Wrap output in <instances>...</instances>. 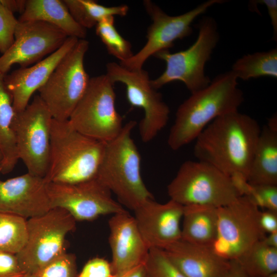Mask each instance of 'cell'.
<instances>
[{
	"mask_svg": "<svg viewBox=\"0 0 277 277\" xmlns=\"http://www.w3.org/2000/svg\"><path fill=\"white\" fill-rule=\"evenodd\" d=\"M74 19L87 29L95 27L110 16H126L129 7L126 5L105 6L93 0H64Z\"/></svg>",
	"mask_w": 277,
	"mask_h": 277,
	"instance_id": "25",
	"label": "cell"
},
{
	"mask_svg": "<svg viewBox=\"0 0 277 277\" xmlns=\"http://www.w3.org/2000/svg\"><path fill=\"white\" fill-rule=\"evenodd\" d=\"M244 195L247 196L259 208L277 212V185L248 183Z\"/></svg>",
	"mask_w": 277,
	"mask_h": 277,
	"instance_id": "32",
	"label": "cell"
},
{
	"mask_svg": "<svg viewBox=\"0 0 277 277\" xmlns=\"http://www.w3.org/2000/svg\"><path fill=\"white\" fill-rule=\"evenodd\" d=\"M227 277H250L236 260L230 261V268Z\"/></svg>",
	"mask_w": 277,
	"mask_h": 277,
	"instance_id": "38",
	"label": "cell"
},
{
	"mask_svg": "<svg viewBox=\"0 0 277 277\" xmlns=\"http://www.w3.org/2000/svg\"><path fill=\"white\" fill-rule=\"evenodd\" d=\"M199 30L195 42L186 50L171 53L162 50L153 56L166 63L163 73L151 80L156 90L174 81L183 82L191 93L206 87L210 83L205 74V67L210 60L214 49L220 38L217 25L215 19L204 16L197 25Z\"/></svg>",
	"mask_w": 277,
	"mask_h": 277,
	"instance_id": "6",
	"label": "cell"
},
{
	"mask_svg": "<svg viewBox=\"0 0 277 277\" xmlns=\"http://www.w3.org/2000/svg\"><path fill=\"white\" fill-rule=\"evenodd\" d=\"M231 71L238 79L247 81L262 76L277 77V48L243 55L233 64Z\"/></svg>",
	"mask_w": 277,
	"mask_h": 277,
	"instance_id": "26",
	"label": "cell"
},
{
	"mask_svg": "<svg viewBox=\"0 0 277 277\" xmlns=\"http://www.w3.org/2000/svg\"><path fill=\"white\" fill-rule=\"evenodd\" d=\"M68 36L57 27L41 21L19 22L11 47L0 56V74L18 64L27 67L58 49Z\"/></svg>",
	"mask_w": 277,
	"mask_h": 277,
	"instance_id": "15",
	"label": "cell"
},
{
	"mask_svg": "<svg viewBox=\"0 0 277 277\" xmlns=\"http://www.w3.org/2000/svg\"><path fill=\"white\" fill-rule=\"evenodd\" d=\"M171 200L183 206L202 205L216 208L227 205L242 195L234 180L213 166L187 161L167 186Z\"/></svg>",
	"mask_w": 277,
	"mask_h": 277,
	"instance_id": "5",
	"label": "cell"
},
{
	"mask_svg": "<svg viewBox=\"0 0 277 277\" xmlns=\"http://www.w3.org/2000/svg\"><path fill=\"white\" fill-rule=\"evenodd\" d=\"M236 260L250 277H266L277 272V248L268 246L262 240Z\"/></svg>",
	"mask_w": 277,
	"mask_h": 277,
	"instance_id": "27",
	"label": "cell"
},
{
	"mask_svg": "<svg viewBox=\"0 0 277 277\" xmlns=\"http://www.w3.org/2000/svg\"><path fill=\"white\" fill-rule=\"evenodd\" d=\"M261 130L254 118L239 111L223 115L196 138L194 155L242 185L247 182Z\"/></svg>",
	"mask_w": 277,
	"mask_h": 277,
	"instance_id": "1",
	"label": "cell"
},
{
	"mask_svg": "<svg viewBox=\"0 0 277 277\" xmlns=\"http://www.w3.org/2000/svg\"><path fill=\"white\" fill-rule=\"evenodd\" d=\"M89 45L85 38L78 39L38 90L53 119L67 121L87 90L90 78L84 58Z\"/></svg>",
	"mask_w": 277,
	"mask_h": 277,
	"instance_id": "9",
	"label": "cell"
},
{
	"mask_svg": "<svg viewBox=\"0 0 277 277\" xmlns=\"http://www.w3.org/2000/svg\"><path fill=\"white\" fill-rule=\"evenodd\" d=\"M76 221L67 210L58 207L26 220V242L16 254L26 274L33 275L65 251L66 236L75 228Z\"/></svg>",
	"mask_w": 277,
	"mask_h": 277,
	"instance_id": "8",
	"label": "cell"
},
{
	"mask_svg": "<svg viewBox=\"0 0 277 277\" xmlns=\"http://www.w3.org/2000/svg\"><path fill=\"white\" fill-rule=\"evenodd\" d=\"M52 120L38 95L14 116L12 128L17 156L31 174L44 177L47 172Z\"/></svg>",
	"mask_w": 277,
	"mask_h": 277,
	"instance_id": "11",
	"label": "cell"
},
{
	"mask_svg": "<svg viewBox=\"0 0 277 277\" xmlns=\"http://www.w3.org/2000/svg\"><path fill=\"white\" fill-rule=\"evenodd\" d=\"M110 262L114 276L144 264L149 248L144 241L133 216L127 211L116 213L108 221Z\"/></svg>",
	"mask_w": 277,
	"mask_h": 277,
	"instance_id": "18",
	"label": "cell"
},
{
	"mask_svg": "<svg viewBox=\"0 0 277 277\" xmlns=\"http://www.w3.org/2000/svg\"><path fill=\"white\" fill-rule=\"evenodd\" d=\"M18 19L0 0V52L5 53L14 41Z\"/></svg>",
	"mask_w": 277,
	"mask_h": 277,
	"instance_id": "33",
	"label": "cell"
},
{
	"mask_svg": "<svg viewBox=\"0 0 277 277\" xmlns=\"http://www.w3.org/2000/svg\"><path fill=\"white\" fill-rule=\"evenodd\" d=\"M163 250L186 277L227 276L230 261L220 257L210 247L181 239Z\"/></svg>",
	"mask_w": 277,
	"mask_h": 277,
	"instance_id": "20",
	"label": "cell"
},
{
	"mask_svg": "<svg viewBox=\"0 0 277 277\" xmlns=\"http://www.w3.org/2000/svg\"><path fill=\"white\" fill-rule=\"evenodd\" d=\"M144 265L148 277H186L162 249H150Z\"/></svg>",
	"mask_w": 277,
	"mask_h": 277,
	"instance_id": "30",
	"label": "cell"
},
{
	"mask_svg": "<svg viewBox=\"0 0 277 277\" xmlns=\"http://www.w3.org/2000/svg\"><path fill=\"white\" fill-rule=\"evenodd\" d=\"M105 146L74 129L68 120L53 118L45 179L48 183L75 184L95 178Z\"/></svg>",
	"mask_w": 277,
	"mask_h": 277,
	"instance_id": "4",
	"label": "cell"
},
{
	"mask_svg": "<svg viewBox=\"0 0 277 277\" xmlns=\"http://www.w3.org/2000/svg\"><path fill=\"white\" fill-rule=\"evenodd\" d=\"M18 277H33V275L25 274Z\"/></svg>",
	"mask_w": 277,
	"mask_h": 277,
	"instance_id": "43",
	"label": "cell"
},
{
	"mask_svg": "<svg viewBox=\"0 0 277 277\" xmlns=\"http://www.w3.org/2000/svg\"><path fill=\"white\" fill-rule=\"evenodd\" d=\"M262 241L268 246L277 248V231L268 233Z\"/></svg>",
	"mask_w": 277,
	"mask_h": 277,
	"instance_id": "41",
	"label": "cell"
},
{
	"mask_svg": "<svg viewBox=\"0 0 277 277\" xmlns=\"http://www.w3.org/2000/svg\"><path fill=\"white\" fill-rule=\"evenodd\" d=\"M19 22L41 21L52 25L68 37L85 39L87 29L72 17L63 1L27 0Z\"/></svg>",
	"mask_w": 277,
	"mask_h": 277,
	"instance_id": "22",
	"label": "cell"
},
{
	"mask_svg": "<svg viewBox=\"0 0 277 277\" xmlns=\"http://www.w3.org/2000/svg\"><path fill=\"white\" fill-rule=\"evenodd\" d=\"M224 2L209 0L185 13L171 16L152 1H144V8L152 22L147 29V42L131 57L119 64L130 70L143 69L144 63L150 56L161 51L169 50L176 40L190 36L193 32L191 24L196 18L212 6Z\"/></svg>",
	"mask_w": 277,
	"mask_h": 277,
	"instance_id": "13",
	"label": "cell"
},
{
	"mask_svg": "<svg viewBox=\"0 0 277 277\" xmlns=\"http://www.w3.org/2000/svg\"><path fill=\"white\" fill-rule=\"evenodd\" d=\"M45 177L27 172L5 181L0 179V212L27 220L52 208Z\"/></svg>",
	"mask_w": 277,
	"mask_h": 277,
	"instance_id": "16",
	"label": "cell"
},
{
	"mask_svg": "<svg viewBox=\"0 0 277 277\" xmlns=\"http://www.w3.org/2000/svg\"><path fill=\"white\" fill-rule=\"evenodd\" d=\"M5 75L0 74V173L3 174L11 172L18 160L12 128L15 112L5 84Z\"/></svg>",
	"mask_w": 277,
	"mask_h": 277,
	"instance_id": "24",
	"label": "cell"
},
{
	"mask_svg": "<svg viewBox=\"0 0 277 277\" xmlns=\"http://www.w3.org/2000/svg\"><path fill=\"white\" fill-rule=\"evenodd\" d=\"M184 206L170 199L165 203L149 200L133 211L138 230L150 249H164L181 239Z\"/></svg>",
	"mask_w": 277,
	"mask_h": 277,
	"instance_id": "17",
	"label": "cell"
},
{
	"mask_svg": "<svg viewBox=\"0 0 277 277\" xmlns=\"http://www.w3.org/2000/svg\"><path fill=\"white\" fill-rule=\"evenodd\" d=\"M266 277H277V272H274L272 274H269Z\"/></svg>",
	"mask_w": 277,
	"mask_h": 277,
	"instance_id": "42",
	"label": "cell"
},
{
	"mask_svg": "<svg viewBox=\"0 0 277 277\" xmlns=\"http://www.w3.org/2000/svg\"><path fill=\"white\" fill-rule=\"evenodd\" d=\"M77 277H113L110 262L101 258L91 259Z\"/></svg>",
	"mask_w": 277,
	"mask_h": 277,
	"instance_id": "34",
	"label": "cell"
},
{
	"mask_svg": "<svg viewBox=\"0 0 277 277\" xmlns=\"http://www.w3.org/2000/svg\"><path fill=\"white\" fill-rule=\"evenodd\" d=\"M237 81L231 70L221 73L179 106L167 140L172 150H177L195 140L217 117L238 111L244 97Z\"/></svg>",
	"mask_w": 277,
	"mask_h": 277,
	"instance_id": "2",
	"label": "cell"
},
{
	"mask_svg": "<svg viewBox=\"0 0 277 277\" xmlns=\"http://www.w3.org/2000/svg\"><path fill=\"white\" fill-rule=\"evenodd\" d=\"M114 84L106 74L91 77L85 93L68 120L70 125L104 143L117 136L124 125L115 107Z\"/></svg>",
	"mask_w": 277,
	"mask_h": 277,
	"instance_id": "7",
	"label": "cell"
},
{
	"mask_svg": "<svg viewBox=\"0 0 277 277\" xmlns=\"http://www.w3.org/2000/svg\"><path fill=\"white\" fill-rule=\"evenodd\" d=\"M250 3L253 4H264L266 6L268 15L273 27L274 41L277 39V1L276 0H258L251 1Z\"/></svg>",
	"mask_w": 277,
	"mask_h": 277,
	"instance_id": "37",
	"label": "cell"
},
{
	"mask_svg": "<svg viewBox=\"0 0 277 277\" xmlns=\"http://www.w3.org/2000/svg\"><path fill=\"white\" fill-rule=\"evenodd\" d=\"M2 2L13 13L19 12L21 14L23 12L26 1L24 0H1Z\"/></svg>",
	"mask_w": 277,
	"mask_h": 277,
	"instance_id": "39",
	"label": "cell"
},
{
	"mask_svg": "<svg viewBox=\"0 0 277 277\" xmlns=\"http://www.w3.org/2000/svg\"><path fill=\"white\" fill-rule=\"evenodd\" d=\"M259 223L266 234L277 231V212L268 210L261 211Z\"/></svg>",
	"mask_w": 277,
	"mask_h": 277,
	"instance_id": "36",
	"label": "cell"
},
{
	"mask_svg": "<svg viewBox=\"0 0 277 277\" xmlns=\"http://www.w3.org/2000/svg\"><path fill=\"white\" fill-rule=\"evenodd\" d=\"M26 220L0 212V251L16 254L26 240Z\"/></svg>",
	"mask_w": 277,
	"mask_h": 277,
	"instance_id": "28",
	"label": "cell"
},
{
	"mask_svg": "<svg viewBox=\"0 0 277 277\" xmlns=\"http://www.w3.org/2000/svg\"><path fill=\"white\" fill-rule=\"evenodd\" d=\"M250 185H277V121L274 115L261 129L247 177Z\"/></svg>",
	"mask_w": 277,
	"mask_h": 277,
	"instance_id": "21",
	"label": "cell"
},
{
	"mask_svg": "<svg viewBox=\"0 0 277 277\" xmlns=\"http://www.w3.org/2000/svg\"><path fill=\"white\" fill-rule=\"evenodd\" d=\"M95 32L109 54L119 60L120 62L133 56L131 44L116 30L114 16H110L99 22L95 26Z\"/></svg>",
	"mask_w": 277,
	"mask_h": 277,
	"instance_id": "29",
	"label": "cell"
},
{
	"mask_svg": "<svg viewBox=\"0 0 277 277\" xmlns=\"http://www.w3.org/2000/svg\"><path fill=\"white\" fill-rule=\"evenodd\" d=\"M260 208L246 195L217 208V230L211 249L223 259L236 260L266 235L260 225Z\"/></svg>",
	"mask_w": 277,
	"mask_h": 277,
	"instance_id": "10",
	"label": "cell"
},
{
	"mask_svg": "<svg viewBox=\"0 0 277 277\" xmlns=\"http://www.w3.org/2000/svg\"><path fill=\"white\" fill-rule=\"evenodd\" d=\"M79 39L68 37L55 51L30 67H20L5 75L4 82L15 112L24 110L30 100L47 82L56 66Z\"/></svg>",
	"mask_w": 277,
	"mask_h": 277,
	"instance_id": "19",
	"label": "cell"
},
{
	"mask_svg": "<svg viewBox=\"0 0 277 277\" xmlns=\"http://www.w3.org/2000/svg\"><path fill=\"white\" fill-rule=\"evenodd\" d=\"M1 154H0V161H1Z\"/></svg>",
	"mask_w": 277,
	"mask_h": 277,
	"instance_id": "44",
	"label": "cell"
},
{
	"mask_svg": "<svg viewBox=\"0 0 277 277\" xmlns=\"http://www.w3.org/2000/svg\"><path fill=\"white\" fill-rule=\"evenodd\" d=\"M113 277H148L144 264H141L130 270Z\"/></svg>",
	"mask_w": 277,
	"mask_h": 277,
	"instance_id": "40",
	"label": "cell"
},
{
	"mask_svg": "<svg viewBox=\"0 0 277 277\" xmlns=\"http://www.w3.org/2000/svg\"><path fill=\"white\" fill-rule=\"evenodd\" d=\"M48 192L52 208L65 209L76 221H91L127 211L95 178L75 184L50 182Z\"/></svg>",
	"mask_w": 277,
	"mask_h": 277,
	"instance_id": "14",
	"label": "cell"
},
{
	"mask_svg": "<svg viewBox=\"0 0 277 277\" xmlns=\"http://www.w3.org/2000/svg\"><path fill=\"white\" fill-rule=\"evenodd\" d=\"M25 274L16 254L0 251V277H18Z\"/></svg>",
	"mask_w": 277,
	"mask_h": 277,
	"instance_id": "35",
	"label": "cell"
},
{
	"mask_svg": "<svg viewBox=\"0 0 277 277\" xmlns=\"http://www.w3.org/2000/svg\"><path fill=\"white\" fill-rule=\"evenodd\" d=\"M106 74L114 83L123 84L126 98L131 106L143 110L144 115L138 125L144 143L153 140L168 123L170 109L162 95L151 85L148 73L142 69L130 70L115 62L106 65Z\"/></svg>",
	"mask_w": 277,
	"mask_h": 277,
	"instance_id": "12",
	"label": "cell"
},
{
	"mask_svg": "<svg viewBox=\"0 0 277 277\" xmlns=\"http://www.w3.org/2000/svg\"><path fill=\"white\" fill-rule=\"evenodd\" d=\"M76 258L66 251L49 262L35 274L33 277H77Z\"/></svg>",
	"mask_w": 277,
	"mask_h": 277,
	"instance_id": "31",
	"label": "cell"
},
{
	"mask_svg": "<svg viewBox=\"0 0 277 277\" xmlns=\"http://www.w3.org/2000/svg\"><path fill=\"white\" fill-rule=\"evenodd\" d=\"M181 240L211 247L217 230V208L202 205L184 206Z\"/></svg>",
	"mask_w": 277,
	"mask_h": 277,
	"instance_id": "23",
	"label": "cell"
},
{
	"mask_svg": "<svg viewBox=\"0 0 277 277\" xmlns=\"http://www.w3.org/2000/svg\"><path fill=\"white\" fill-rule=\"evenodd\" d=\"M136 122L125 124L114 139L106 143L95 179L116 196L123 206L134 211L154 199L143 182L141 157L131 134Z\"/></svg>",
	"mask_w": 277,
	"mask_h": 277,
	"instance_id": "3",
	"label": "cell"
}]
</instances>
